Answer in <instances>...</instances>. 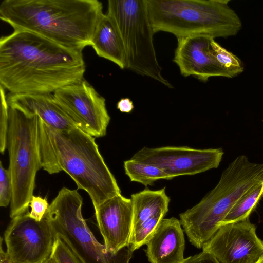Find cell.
<instances>
[{"label":"cell","instance_id":"cell-27","mask_svg":"<svg viewBox=\"0 0 263 263\" xmlns=\"http://www.w3.org/2000/svg\"><path fill=\"white\" fill-rule=\"evenodd\" d=\"M182 263H220L216 257L208 252L202 251L185 258Z\"/></svg>","mask_w":263,"mask_h":263},{"label":"cell","instance_id":"cell-9","mask_svg":"<svg viewBox=\"0 0 263 263\" xmlns=\"http://www.w3.org/2000/svg\"><path fill=\"white\" fill-rule=\"evenodd\" d=\"M55 238L45 215L37 221L28 213L12 218L4 235L12 263H44L50 257Z\"/></svg>","mask_w":263,"mask_h":263},{"label":"cell","instance_id":"cell-5","mask_svg":"<svg viewBox=\"0 0 263 263\" xmlns=\"http://www.w3.org/2000/svg\"><path fill=\"white\" fill-rule=\"evenodd\" d=\"M155 33L164 31L177 39L204 34L216 37L236 35L240 18L229 5L230 0H146Z\"/></svg>","mask_w":263,"mask_h":263},{"label":"cell","instance_id":"cell-21","mask_svg":"<svg viewBox=\"0 0 263 263\" xmlns=\"http://www.w3.org/2000/svg\"><path fill=\"white\" fill-rule=\"evenodd\" d=\"M165 215L158 214L133 228L128 246L133 251L147 244Z\"/></svg>","mask_w":263,"mask_h":263},{"label":"cell","instance_id":"cell-29","mask_svg":"<svg viewBox=\"0 0 263 263\" xmlns=\"http://www.w3.org/2000/svg\"><path fill=\"white\" fill-rule=\"evenodd\" d=\"M3 238H1V249H0V263H12L10 260L6 252H5L2 248V241Z\"/></svg>","mask_w":263,"mask_h":263},{"label":"cell","instance_id":"cell-28","mask_svg":"<svg viewBox=\"0 0 263 263\" xmlns=\"http://www.w3.org/2000/svg\"><path fill=\"white\" fill-rule=\"evenodd\" d=\"M117 108L122 112L129 113L134 108L133 101L128 98L121 99L117 104Z\"/></svg>","mask_w":263,"mask_h":263},{"label":"cell","instance_id":"cell-14","mask_svg":"<svg viewBox=\"0 0 263 263\" xmlns=\"http://www.w3.org/2000/svg\"><path fill=\"white\" fill-rule=\"evenodd\" d=\"M94 209L98 227L107 250L115 254L128 247L133 230L131 199L120 194Z\"/></svg>","mask_w":263,"mask_h":263},{"label":"cell","instance_id":"cell-24","mask_svg":"<svg viewBox=\"0 0 263 263\" xmlns=\"http://www.w3.org/2000/svg\"><path fill=\"white\" fill-rule=\"evenodd\" d=\"M1 116H0V152L4 154L7 148V136L9 123V105L5 89L0 85Z\"/></svg>","mask_w":263,"mask_h":263},{"label":"cell","instance_id":"cell-15","mask_svg":"<svg viewBox=\"0 0 263 263\" xmlns=\"http://www.w3.org/2000/svg\"><path fill=\"white\" fill-rule=\"evenodd\" d=\"M8 105L36 115L49 127L59 131L78 127L57 102L53 93L7 95ZM79 128V127H78Z\"/></svg>","mask_w":263,"mask_h":263},{"label":"cell","instance_id":"cell-1","mask_svg":"<svg viewBox=\"0 0 263 263\" xmlns=\"http://www.w3.org/2000/svg\"><path fill=\"white\" fill-rule=\"evenodd\" d=\"M83 50L31 32L0 40V85L12 94L53 93L84 79Z\"/></svg>","mask_w":263,"mask_h":263},{"label":"cell","instance_id":"cell-11","mask_svg":"<svg viewBox=\"0 0 263 263\" xmlns=\"http://www.w3.org/2000/svg\"><path fill=\"white\" fill-rule=\"evenodd\" d=\"M53 95L80 129L95 138L106 135L110 117L105 99L86 80L61 88Z\"/></svg>","mask_w":263,"mask_h":263},{"label":"cell","instance_id":"cell-30","mask_svg":"<svg viewBox=\"0 0 263 263\" xmlns=\"http://www.w3.org/2000/svg\"><path fill=\"white\" fill-rule=\"evenodd\" d=\"M44 263H55L54 262V261L53 260V259L51 258V257H50L46 262H45Z\"/></svg>","mask_w":263,"mask_h":263},{"label":"cell","instance_id":"cell-23","mask_svg":"<svg viewBox=\"0 0 263 263\" xmlns=\"http://www.w3.org/2000/svg\"><path fill=\"white\" fill-rule=\"evenodd\" d=\"M55 235L54 243L51 254L55 263H82L75 253L62 238Z\"/></svg>","mask_w":263,"mask_h":263},{"label":"cell","instance_id":"cell-3","mask_svg":"<svg viewBox=\"0 0 263 263\" xmlns=\"http://www.w3.org/2000/svg\"><path fill=\"white\" fill-rule=\"evenodd\" d=\"M104 13L98 0H4L0 18L14 30L39 34L66 47L91 46Z\"/></svg>","mask_w":263,"mask_h":263},{"label":"cell","instance_id":"cell-18","mask_svg":"<svg viewBox=\"0 0 263 263\" xmlns=\"http://www.w3.org/2000/svg\"><path fill=\"white\" fill-rule=\"evenodd\" d=\"M133 209V228L154 216L166 214L170 201L165 187L158 190L145 189L131 195Z\"/></svg>","mask_w":263,"mask_h":263},{"label":"cell","instance_id":"cell-20","mask_svg":"<svg viewBox=\"0 0 263 263\" xmlns=\"http://www.w3.org/2000/svg\"><path fill=\"white\" fill-rule=\"evenodd\" d=\"M125 173L131 181L140 183L145 186L152 185L160 179L171 180V178L159 167L132 160L124 162Z\"/></svg>","mask_w":263,"mask_h":263},{"label":"cell","instance_id":"cell-32","mask_svg":"<svg viewBox=\"0 0 263 263\" xmlns=\"http://www.w3.org/2000/svg\"><path fill=\"white\" fill-rule=\"evenodd\" d=\"M262 121H263V120H262Z\"/></svg>","mask_w":263,"mask_h":263},{"label":"cell","instance_id":"cell-26","mask_svg":"<svg viewBox=\"0 0 263 263\" xmlns=\"http://www.w3.org/2000/svg\"><path fill=\"white\" fill-rule=\"evenodd\" d=\"M49 205L46 198L33 195L29 204L31 211L28 213V215L35 220L40 221L44 217Z\"/></svg>","mask_w":263,"mask_h":263},{"label":"cell","instance_id":"cell-17","mask_svg":"<svg viewBox=\"0 0 263 263\" xmlns=\"http://www.w3.org/2000/svg\"><path fill=\"white\" fill-rule=\"evenodd\" d=\"M91 46L96 54L126 68V57L122 40L110 18L103 14L95 28Z\"/></svg>","mask_w":263,"mask_h":263},{"label":"cell","instance_id":"cell-6","mask_svg":"<svg viewBox=\"0 0 263 263\" xmlns=\"http://www.w3.org/2000/svg\"><path fill=\"white\" fill-rule=\"evenodd\" d=\"M39 116L9 106L7 148L12 196L10 217L26 213L33 195L35 178L42 168L39 141Z\"/></svg>","mask_w":263,"mask_h":263},{"label":"cell","instance_id":"cell-22","mask_svg":"<svg viewBox=\"0 0 263 263\" xmlns=\"http://www.w3.org/2000/svg\"><path fill=\"white\" fill-rule=\"evenodd\" d=\"M212 46L217 61L233 78L243 72V63L236 55L222 47L214 39L212 41Z\"/></svg>","mask_w":263,"mask_h":263},{"label":"cell","instance_id":"cell-2","mask_svg":"<svg viewBox=\"0 0 263 263\" xmlns=\"http://www.w3.org/2000/svg\"><path fill=\"white\" fill-rule=\"evenodd\" d=\"M39 141L42 168L49 174L67 173L88 194L94 209L121 194L94 137L78 127L56 130L39 118Z\"/></svg>","mask_w":263,"mask_h":263},{"label":"cell","instance_id":"cell-8","mask_svg":"<svg viewBox=\"0 0 263 263\" xmlns=\"http://www.w3.org/2000/svg\"><path fill=\"white\" fill-rule=\"evenodd\" d=\"M83 198L76 190L62 188L45 216L55 234L60 235L82 263H129L134 251L129 247L116 253L98 241L82 214Z\"/></svg>","mask_w":263,"mask_h":263},{"label":"cell","instance_id":"cell-13","mask_svg":"<svg viewBox=\"0 0 263 263\" xmlns=\"http://www.w3.org/2000/svg\"><path fill=\"white\" fill-rule=\"evenodd\" d=\"M214 38L204 34L177 39L173 61L184 77L192 76L206 82L212 77L233 78L217 61L214 54L212 41Z\"/></svg>","mask_w":263,"mask_h":263},{"label":"cell","instance_id":"cell-19","mask_svg":"<svg viewBox=\"0 0 263 263\" xmlns=\"http://www.w3.org/2000/svg\"><path fill=\"white\" fill-rule=\"evenodd\" d=\"M263 197V181L249 189L237 201L221 224L235 222L249 218Z\"/></svg>","mask_w":263,"mask_h":263},{"label":"cell","instance_id":"cell-10","mask_svg":"<svg viewBox=\"0 0 263 263\" xmlns=\"http://www.w3.org/2000/svg\"><path fill=\"white\" fill-rule=\"evenodd\" d=\"M224 152L221 148L196 149L186 146L144 147L132 160L155 165L172 179L175 177L193 175L217 168Z\"/></svg>","mask_w":263,"mask_h":263},{"label":"cell","instance_id":"cell-7","mask_svg":"<svg viewBox=\"0 0 263 263\" xmlns=\"http://www.w3.org/2000/svg\"><path fill=\"white\" fill-rule=\"evenodd\" d=\"M106 15L122 40L126 68L173 88L157 58L146 0H109Z\"/></svg>","mask_w":263,"mask_h":263},{"label":"cell","instance_id":"cell-12","mask_svg":"<svg viewBox=\"0 0 263 263\" xmlns=\"http://www.w3.org/2000/svg\"><path fill=\"white\" fill-rule=\"evenodd\" d=\"M202 248L220 263H256L263 256V241L249 218L220 225Z\"/></svg>","mask_w":263,"mask_h":263},{"label":"cell","instance_id":"cell-31","mask_svg":"<svg viewBox=\"0 0 263 263\" xmlns=\"http://www.w3.org/2000/svg\"><path fill=\"white\" fill-rule=\"evenodd\" d=\"M256 263H263V256L257 261Z\"/></svg>","mask_w":263,"mask_h":263},{"label":"cell","instance_id":"cell-4","mask_svg":"<svg viewBox=\"0 0 263 263\" xmlns=\"http://www.w3.org/2000/svg\"><path fill=\"white\" fill-rule=\"evenodd\" d=\"M263 181V163L240 155L222 172L219 181L196 205L179 214L189 241L200 249L214 235L241 196Z\"/></svg>","mask_w":263,"mask_h":263},{"label":"cell","instance_id":"cell-25","mask_svg":"<svg viewBox=\"0 0 263 263\" xmlns=\"http://www.w3.org/2000/svg\"><path fill=\"white\" fill-rule=\"evenodd\" d=\"M12 196V184L10 172L3 166L0 162V206L7 207Z\"/></svg>","mask_w":263,"mask_h":263},{"label":"cell","instance_id":"cell-16","mask_svg":"<svg viewBox=\"0 0 263 263\" xmlns=\"http://www.w3.org/2000/svg\"><path fill=\"white\" fill-rule=\"evenodd\" d=\"M146 245L150 263H182L185 239L180 220L163 218Z\"/></svg>","mask_w":263,"mask_h":263}]
</instances>
